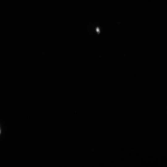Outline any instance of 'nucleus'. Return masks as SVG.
I'll return each mask as SVG.
<instances>
[{"instance_id": "f257e3e1", "label": "nucleus", "mask_w": 167, "mask_h": 167, "mask_svg": "<svg viewBox=\"0 0 167 167\" xmlns=\"http://www.w3.org/2000/svg\"></svg>"}]
</instances>
